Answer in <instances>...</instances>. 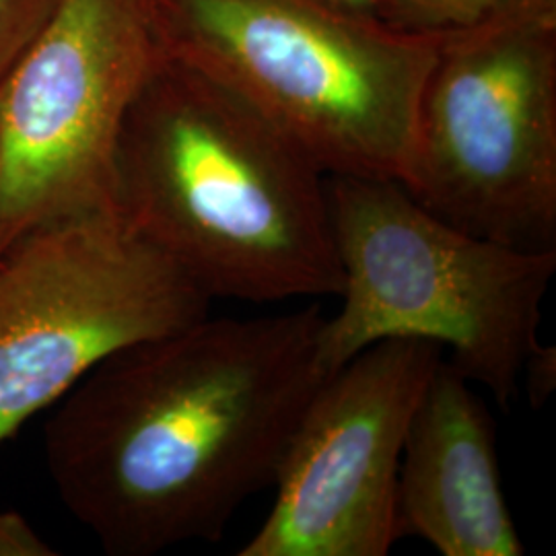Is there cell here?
<instances>
[{"label":"cell","mask_w":556,"mask_h":556,"mask_svg":"<svg viewBox=\"0 0 556 556\" xmlns=\"http://www.w3.org/2000/svg\"><path fill=\"white\" fill-rule=\"evenodd\" d=\"M318 303L206 318L101 361L56 402L43 457L60 503L112 556L220 540L277 480L319 363Z\"/></svg>","instance_id":"cell-1"},{"label":"cell","mask_w":556,"mask_h":556,"mask_svg":"<svg viewBox=\"0 0 556 556\" xmlns=\"http://www.w3.org/2000/svg\"><path fill=\"white\" fill-rule=\"evenodd\" d=\"M114 211L211 299L342 289L324 169L254 105L163 54L119 126Z\"/></svg>","instance_id":"cell-2"},{"label":"cell","mask_w":556,"mask_h":556,"mask_svg":"<svg viewBox=\"0 0 556 556\" xmlns=\"http://www.w3.org/2000/svg\"><path fill=\"white\" fill-rule=\"evenodd\" d=\"M161 54L233 91L326 176L402 181L443 34L334 0H153Z\"/></svg>","instance_id":"cell-3"},{"label":"cell","mask_w":556,"mask_h":556,"mask_svg":"<svg viewBox=\"0 0 556 556\" xmlns=\"http://www.w3.org/2000/svg\"><path fill=\"white\" fill-rule=\"evenodd\" d=\"M328 211L342 303L321 324L324 371L334 374L381 340H429L507 408L540 344L556 250L466 233L418 204L396 179L328 176Z\"/></svg>","instance_id":"cell-4"},{"label":"cell","mask_w":556,"mask_h":556,"mask_svg":"<svg viewBox=\"0 0 556 556\" xmlns=\"http://www.w3.org/2000/svg\"><path fill=\"white\" fill-rule=\"evenodd\" d=\"M400 184L466 233L556 250V0L443 34Z\"/></svg>","instance_id":"cell-5"},{"label":"cell","mask_w":556,"mask_h":556,"mask_svg":"<svg viewBox=\"0 0 556 556\" xmlns=\"http://www.w3.org/2000/svg\"><path fill=\"white\" fill-rule=\"evenodd\" d=\"M211 301L116 211L21 236L0 254V445L101 361L197 324Z\"/></svg>","instance_id":"cell-6"},{"label":"cell","mask_w":556,"mask_h":556,"mask_svg":"<svg viewBox=\"0 0 556 556\" xmlns=\"http://www.w3.org/2000/svg\"><path fill=\"white\" fill-rule=\"evenodd\" d=\"M160 59L153 0H56L0 80V254L46 223L114 211L119 126Z\"/></svg>","instance_id":"cell-7"},{"label":"cell","mask_w":556,"mask_h":556,"mask_svg":"<svg viewBox=\"0 0 556 556\" xmlns=\"http://www.w3.org/2000/svg\"><path fill=\"white\" fill-rule=\"evenodd\" d=\"M441 361L435 342L390 338L324 379L280 464L275 503L238 555H388L404 439Z\"/></svg>","instance_id":"cell-8"},{"label":"cell","mask_w":556,"mask_h":556,"mask_svg":"<svg viewBox=\"0 0 556 556\" xmlns=\"http://www.w3.org/2000/svg\"><path fill=\"white\" fill-rule=\"evenodd\" d=\"M396 534L443 556H521L503 493L497 431L472 381L441 361L418 400L400 459Z\"/></svg>","instance_id":"cell-9"},{"label":"cell","mask_w":556,"mask_h":556,"mask_svg":"<svg viewBox=\"0 0 556 556\" xmlns=\"http://www.w3.org/2000/svg\"><path fill=\"white\" fill-rule=\"evenodd\" d=\"M544 0H378L376 17L408 34H447Z\"/></svg>","instance_id":"cell-10"},{"label":"cell","mask_w":556,"mask_h":556,"mask_svg":"<svg viewBox=\"0 0 556 556\" xmlns=\"http://www.w3.org/2000/svg\"><path fill=\"white\" fill-rule=\"evenodd\" d=\"M56 0H0V80L38 36Z\"/></svg>","instance_id":"cell-11"},{"label":"cell","mask_w":556,"mask_h":556,"mask_svg":"<svg viewBox=\"0 0 556 556\" xmlns=\"http://www.w3.org/2000/svg\"><path fill=\"white\" fill-rule=\"evenodd\" d=\"M526 386H528V394H530V404L532 406H542L551 392L555 390L556 383V349L555 346H546V344H538L532 351L530 358L526 361L523 367V376Z\"/></svg>","instance_id":"cell-12"},{"label":"cell","mask_w":556,"mask_h":556,"mask_svg":"<svg viewBox=\"0 0 556 556\" xmlns=\"http://www.w3.org/2000/svg\"><path fill=\"white\" fill-rule=\"evenodd\" d=\"M334 2L351 9V11L367 13V15H376V7H378V0H334Z\"/></svg>","instance_id":"cell-13"}]
</instances>
